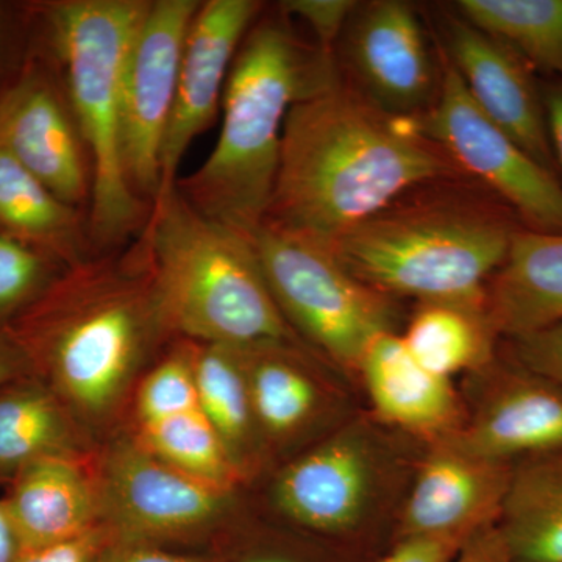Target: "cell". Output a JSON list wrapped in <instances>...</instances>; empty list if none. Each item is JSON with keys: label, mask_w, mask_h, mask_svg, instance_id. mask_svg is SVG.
I'll return each instance as SVG.
<instances>
[{"label": "cell", "mask_w": 562, "mask_h": 562, "mask_svg": "<svg viewBox=\"0 0 562 562\" xmlns=\"http://www.w3.org/2000/svg\"><path fill=\"white\" fill-rule=\"evenodd\" d=\"M357 5L353 0H288L279 9L284 18H299L313 32L317 49L335 57L336 46Z\"/></svg>", "instance_id": "cell-31"}, {"label": "cell", "mask_w": 562, "mask_h": 562, "mask_svg": "<svg viewBox=\"0 0 562 562\" xmlns=\"http://www.w3.org/2000/svg\"><path fill=\"white\" fill-rule=\"evenodd\" d=\"M358 375L375 413L394 427L435 442L454 435L464 424L452 380L422 366L401 333L375 336L362 353Z\"/></svg>", "instance_id": "cell-19"}, {"label": "cell", "mask_w": 562, "mask_h": 562, "mask_svg": "<svg viewBox=\"0 0 562 562\" xmlns=\"http://www.w3.org/2000/svg\"><path fill=\"white\" fill-rule=\"evenodd\" d=\"M99 443L31 373L0 386V486L33 462L91 457Z\"/></svg>", "instance_id": "cell-22"}, {"label": "cell", "mask_w": 562, "mask_h": 562, "mask_svg": "<svg viewBox=\"0 0 562 562\" xmlns=\"http://www.w3.org/2000/svg\"><path fill=\"white\" fill-rule=\"evenodd\" d=\"M0 232L43 251L63 268L94 255L87 213L63 202L3 149H0Z\"/></svg>", "instance_id": "cell-23"}, {"label": "cell", "mask_w": 562, "mask_h": 562, "mask_svg": "<svg viewBox=\"0 0 562 562\" xmlns=\"http://www.w3.org/2000/svg\"><path fill=\"white\" fill-rule=\"evenodd\" d=\"M111 542L103 525L66 541L20 549L16 562H101Z\"/></svg>", "instance_id": "cell-33"}, {"label": "cell", "mask_w": 562, "mask_h": 562, "mask_svg": "<svg viewBox=\"0 0 562 562\" xmlns=\"http://www.w3.org/2000/svg\"><path fill=\"white\" fill-rule=\"evenodd\" d=\"M201 408L192 375L190 342L176 339L140 376L122 427H136Z\"/></svg>", "instance_id": "cell-29"}, {"label": "cell", "mask_w": 562, "mask_h": 562, "mask_svg": "<svg viewBox=\"0 0 562 562\" xmlns=\"http://www.w3.org/2000/svg\"><path fill=\"white\" fill-rule=\"evenodd\" d=\"M338 46L344 83L376 109L417 120L438 98L441 58L432 55L412 3L358 2Z\"/></svg>", "instance_id": "cell-11"}, {"label": "cell", "mask_w": 562, "mask_h": 562, "mask_svg": "<svg viewBox=\"0 0 562 562\" xmlns=\"http://www.w3.org/2000/svg\"><path fill=\"white\" fill-rule=\"evenodd\" d=\"M464 179L417 120L376 109L339 81L292 106L262 224L331 247L403 195Z\"/></svg>", "instance_id": "cell-2"}, {"label": "cell", "mask_w": 562, "mask_h": 562, "mask_svg": "<svg viewBox=\"0 0 562 562\" xmlns=\"http://www.w3.org/2000/svg\"><path fill=\"white\" fill-rule=\"evenodd\" d=\"M442 36L443 55L480 110L532 160L560 177L543 111L541 77L508 44L458 13L443 16Z\"/></svg>", "instance_id": "cell-15"}, {"label": "cell", "mask_w": 562, "mask_h": 562, "mask_svg": "<svg viewBox=\"0 0 562 562\" xmlns=\"http://www.w3.org/2000/svg\"><path fill=\"white\" fill-rule=\"evenodd\" d=\"M301 342H265L238 351L258 430L271 461L312 436L328 409L327 390Z\"/></svg>", "instance_id": "cell-20"}, {"label": "cell", "mask_w": 562, "mask_h": 562, "mask_svg": "<svg viewBox=\"0 0 562 562\" xmlns=\"http://www.w3.org/2000/svg\"><path fill=\"white\" fill-rule=\"evenodd\" d=\"M101 562H217L199 554L172 552L160 546L113 541L109 543Z\"/></svg>", "instance_id": "cell-36"}, {"label": "cell", "mask_w": 562, "mask_h": 562, "mask_svg": "<svg viewBox=\"0 0 562 562\" xmlns=\"http://www.w3.org/2000/svg\"><path fill=\"white\" fill-rule=\"evenodd\" d=\"M124 428L144 450L181 472L227 490L246 486L201 408Z\"/></svg>", "instance_id": "cell-28"}, {"label": "cell", "mask_w": 562, "mask_h": 562, "mask_svg": "<svg viewBox=\"0 0 562 562\" xmlns=\"http://www.w3.org/2000/svg\"><path fill=\"white\" fill-rule=\"evenodd\" d=\"M543 111L562 181V79H541Z\"/></svg>", "instance_id": "cell-37"}, {"label": "cell", "mask_w": 562, "mask_h": 562, "mask_svg": "<svg viewBox=\"0 0 562 562\" xmlns=\"http://www.w3.org/2000/svg\"><path fill=\"white\" fill-rule=\"evenodd\" d=\"M453 438L486 460L514 464L562 449V386L508 358Z\"/></svg>", "instance_id": "cell-17"}, {"label": "cell", "mask_w": 562, "mask_h": 562, "mask_svg": "<svg viewBox=\"0 0 562 562\" xmlns=\"http://www.w3.org/2000/svg\"><path fill=\"white\" fill-rule=\"evenodd\" d=\"M379 483V454L358 428L325 436L277 469L269 502L288 522L341 535L368 516Z\"/></svg>", "instance_id": "cell-12"}, {"label": "cell", "mask_w": 562, "mask_h": 562, "mask_svg": "<svg viewBox=\"0 0 562 562\" xmlns=\"http://www.w3.org/2000/svg\"><path fill=\"white\" fill-rule=\"evenodd\" d=\"M198 0H150L125 58L121 85L122 155L133 190L150 203L161 183L168 131L184 44Z\"/></svg>", "instance_id": "cell-10"}, {"label": "cell", "mask_w": 562, "mask_h": 562, "mask_svg": "<svg viewBox=\"0 0 562 562\" xmlns=\"http://www.w3.org/2000/svg\"><path fill=\"white\" fill-rule=\"evenodd\" d=\"M235 562H308L299 554L277 549L254 550L239 557Z\"/></svg>", "instance_id": "cell-40"}, {"label": "cell", "mask_w": 562, "mask_h": 562, "mask_svg": "<svg viewBox=\"0 0 562 562\" xmlns=\"http://www.w3.org/2000/svg\"><path fill=\"white\" fill-rule=\"evenodd\" d=\"M402 338L428 371L452 380L457 373L486 371L495 361L498 336L486 312L419 303Z\"/></svg>", "instance_id": "cell-26"}, {"label": "cell", "mask_w": 562, "mask_h": 562, "mask_svg": "<svg viewBox=\"0 0 562 562\" xmlns=\"http://www.w3.org/2000/svg\"><path fill=\"white\" fill-rule=\"evenodd\" d=\"M92 457L36 461L7 484L0 503L20 549L66 541L101 527Z\"/></svg>", "instance_id": "cell-18"}, {"label": "cell", "mask_w": 562, "mask_h": 562, "mask_svg": "<svg viewBox=\"0 0 562 562\" xmlns=\"http://www.w3.org/2000/svg\"><path fill=\"white\" fill-rule=\"evenodd\" d=\"M486 314L498 338L562 324V232L520 228L486 290Z\"/></svg>", "instance_id": "cell-21"}, {"label": "cell", "mask_w": 562, "mask_h": 562, "mask_svg": "<svg viewBox=\"0 0 562 562\" xmlns=\"http://www.w3.org/2000/svg\"><path fill=\"white\" fill-rule=\"evenodd\" d=\"M2 331L98 443L120 430L140 376L176 341L143 232L66 268Z\"/></svg>", "instance_id": "cell-1"}, {"label": "cell", "mask_w": 562, "mask_h": 562, "mask_svg": "<svg viewBox=\"0 0 562 562\" xmlns=\"http://www.w3.org/2000/svg\"><path fill=\"white\" fill-rule=\"evenodd\" d=\"M460 180L403 195L347 232L331 250L387 297L486 312L487 283L524 225L490 191Z\"/></svg>", "instance_id": "cell-3"}, {"label": "cell", "mask_w": 562, "mask_h": 562, "mask_svg": "<svg viewBox=\"0 0 562 562\" xmlns=\"http://www.w3.org/2000/svg\"><path fill=\"white\" fill-rule=\"evenodd\" d=\"M20 542L0 503V562H16Z\"/></svg>", "instance_id": "cell-39"}, {"label": "cell", "mask_w": 562, "mask_h": 562, "mask_svg": "<svg viewBox=\"0 0 562 562\" xmlns=\"http://www.w3.org/2000/svg\"><path fill=\"white\" fill-rule=\"evenodd\" d=\"M262 9L257 0H206L199 7L184 44L176 101L162 140L158 192L176 187L180 162L192 140L216 120L233 63Z\"/></svg>", "instance_id": "cell-14"}, {"label": "cell", "mask_w": 562, "mask_h": 562, "mask_svg": "<svg viewBox=\"0 0 562 562\" xmlns=\"http://www.w3.org/2000/svg\"><path fill=\"white\" fill-rule=\"evenodd\" d=\"M92 462L102 525L113 541L160 547L202 541L228 530L241 512V491L158 460L124 427L99 442Z\"/></svg>", "instance_id": "cell-8"}, {"label": "cell", "mask_w": 562, "mask_h": 562, "mask_svg": "<svg viewBox=\"0 0 562 562\" xmlns=\"http://www.w3.org/2000/svg\"><path fill=\"white\" fill-rule=\"evenodd\" d=\"M452 562H516L498 524H490L469 536Z\"/></svg>", "instance_id": "cell-35"}, {"label": "cell", "mask_w": 562, "mask_h": 562, "mask_svg": "<svg viewBox=\"0 0 562 562\" xmlns=\"http://www.w3.org/2000/svg\"><path fill=\"white\" fill-rule=\"evenodd\" d=\"M508 358L562 386V324L506 339Z\"/></svg>", "instance_id": "cell-32"}, {"label": "cell", "mask_w": 562, "mask_h": 562, "mask_svg": "<svg viewBox=\"0 0 562 562\" xmlns=\"http://www.w3.org/2000/svg\"><path fill=\"white\" fill-rule=\"evenodd\" d=\"M339 81L336 57L302 43L286 18L255 22L228 76L216 146L177 180V190L210 220L251 239L271 203L288 114Z\"/></svg>", "instance_id": "cell-4"}, {"label": "cell", "mask_w": 562, "mask_h": 562, "mask_svg": "<svg viewBox=\"0 0 562 562\" xmlns=\"http://www.w3.org/2000/svg\"><path fill=\"white\" fill-rule=\"evenodd\" d=\"M150 0H57L38 5L60 66L92 173L88 232L94 254L121 249L149 220L122 155L121 85L125 58Z\"/></svg>", "instance_id": "cell-6"}, {"label": "cell", "mask_w": 562, "mask_h": 562, "mask_svg": "<svg viewBox=\"0 0 562 562\" xmlns=\"http://www.w3.org/2000/svg\"><path fill=\"white\" fill-rule=\"evenodd\" d=\"M188 342L203 416L247 486L272 461L255 420L238 351L216 344Z\"/></svg>", "instance_id": "cell-24"}, {"label": "cell", "mask_w": 562, "mask_h": 562, "mask_svg": "<svg viewBox=\"0 0 562 562\" xmlns=\"http://www.w3.org/2000/svg\"><path fill=\"white\" fill-rule=\"evenodd\" d=\"M469 536L401 539L382 562H452Z\"/></svg>", "instance_id": "cell-34"}, {"label": "cell", "mask_w": 562, "mask_h": 562, "mask_svg": "<svg viewBox=\"0 0 562 562\" xmlns=\"http://www.w3.org/2000/svg\"><path fill=\"white\" fill-rule=\"evenodd\" d=\"M497 524L516 562H562V449L514 462Z\"/></svg>", "instance_id": "cell-25"}, {"label": "cell", "mask_w": 562, "mask_h": 562, "mask_svg": "<svg viewBox=\"0 0 562 562\" xmlns=\"http://www.w3.org/2000/svg\"><path fill=\"white\" fill-rule=\"evenodd\" d=\"M281 314L342 371L358 375L366 347L395 331L394 302L355 277L324 244L262 224L251 236Z\"/></svg>", "instance_id": "cell-7"}, {"label": "cell", "mask_w": 562, "mask_h": 562, "mask_svg": "<svg viewBox=\"0 0 562 562\" xmlns=\"http://www.w3.org/2000/svg\"><path fill=\"white\" fill-rule=\"evenodd\" d=\"M462 20L508 44L541 79H562V0H458Z\"/></svg>", "instance_id": "cell-27"}, {"label": "cell", "mask_w": 562, "mask_h": 562, "mask_svg": "<svg viewBox=\"0 0 562 562\" xmlns=\"http://www.w3.org/2000/svg\"><path fill=\"white\" fill-rule=\"evenodd\" d=\"M140 232L173 339L236 349L301 342L269 290L251 239L195 210L177 184L158 192Z\"/></svg>", "instance_id": "cell-5"}, {"label": "cell", "mask_w": 562, "mask_h": 562, "mask_svg": "<svg viewBox=\"0 0 562 562\" xmlns=\"http://www.w3.org/2000/svg\"><path fill=\"white\" fill-rule=\"evenodd\" d=\"M513 464L486 460L453 436L430 442L405 503L401 539L469 536L498 522Z\"/></svg>", "instance_id": "cell-16"}, {"label": "cell", "mask_w": 562, "mask_h": 562, "mask_svg": "<svg viewBox=\"0 0 562 562\" xmlns=\"http://www.w3.org/2000/svg\"><path fill=\"white\" fill-rule=\"evenodd\" d=\"M0 149L21 162L63 202L90 205L87 147L63 88L38 61L0 92Z\"/></svg>", "instance_id": "cell-13"}, {"label": "cell", "mask_w": 562, "mask_h": 562, "mask_svg": "<svg viewBox=\"0 0 562 562\" xmlns=\"http://www.w3.org/2000/svg\"><path fill=\"white\" fill-rule=\"evenodd\" d=\"M441 85L431 109L417 117L420 132L452 160L464 179L505 203L525 228L562 232V181L532 160L480 110L460 74L439 49Z\"/></svg>", "instance_id": "cell-9"}, {"label": "cell", "mask_w": 562, "mask_h": 562, "mask_svg": "<svg viewBox=\"0 0 562 562\" xmlns=\"http://www.w3.org/2000/svg\"><path fill=\"white\" fill-rule=\"evenodd\" d=\"M25 373H29V369L21 351L11 342L9 336L0 330V386Z\"/></svg>", "instance_id": "cell-38"}, {"label": "cell", "mask_w": 562, "mask_h": 562, "mask_svg": "<svg viewBox=\"0 0 562 562\" xmlns=\"http://www.w3.org/2000/svg\"><path fill=\"white\" fill-rule=\"evenodd\" d=\"M66 268L0 232V330L20 316Z\"/></svg>", "instance_id": "cell-30"}]
</instances>
